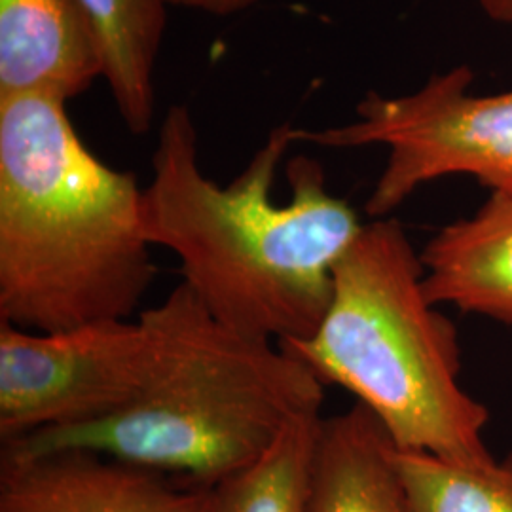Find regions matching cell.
I'll return each instance as SVG.
<instances>
[{
	"label": "cell",
	"instance_id": "277c9868",
	"mask_svg": "<svg viewBox=\"0 0 512 512\" xmlns=\"http://www.w3.org/2000/svg\"><path fill=\"white\" fill-rule=\"evenodd\" d=\"M425 268L401 222L376 219L334 268V293L306 340L277 344L323 384L351 391L397 450L478 463L490 412L459 382L458 330L425 294Z\"/></svg>",
	"mask_w": 512,
	"mask_h": 512
},
{
	"label": "cell",
	"instance_id": "52a82bcc",
	"mask_svg": "<svg viewBox=\"0 0 512 512\" xmlns=\"http://www.w3.org/2000/svg\"><path fill=\"white\" fill-rule=\"evenodd\" d=\"M213 488L86 450H2L0 512H213Z\"/></svg>",
	"mask_w": 512,
	"mask_h": 512
},
{
	"label": "cell",
	"instance_id": "9a60e30c",
	"mask_svg": "<svg viewBox=\"0 0 512 512\" xmlns=\"http://www.w3.org/2000/svg\"><path fill=\"white\" fill-rule=\"evenodd\" d=\"M486 18L512 25V0H473Z\"/></svg>",
	"mask_w": 512,
	"mask_h": 512
},
{
	"label": "cell",
	"instance_id": "8fae6325",
	"mask_svg": "<svg viewBox=\"0 0 512 512\" xmlns=\"http://www.w3.org/2000/svg\"><path fill=\"white\" fill-rule=\"evenodd\" d=\"M101 42L105 80L126 128L147 135L154 120V69L169 0H82Z\"/></svg>",
	"mask_w": 512,
	"mask_h": 512
},
{
	"label": "cell",
	"instance_id": "6da1fadb",
	"mask_svg": "<svg viewBox=\"0 0 512 512\" xmlns=\"http://www.w3.org/2000/svg\"><path fill=\"white\" fill-rule=\"evenodd\" d=\"M289 124L275 128L226 186L198 164L192 112H165L143 190L148 243L181 260L184 285L228 329L285 344L321 325L334 293V268L365 224L327 188L317 160L287 164L291 200L272 198L275 173L293 145Z\"/></svg>",
	"mask_w": 512,
	"mask_h": 512
},
{
	"label": "cell",
	"instance_id": "8992f818",
	"mask_svg": "<svg viewBox=\"0 0 512 512\" xmlns=\"http://www.w3.org/2000/svg\"><path fill=\"white\" fill-rule=\"evenodd\" d=\"M152 342L141 319L59 332L0 321V440L107 420L135 401Z\"/></svg>",
	"mask_w": 512,
	"mask_h": 512
},
{
	"label": "cell",
	"instance_id": "ba28073f",
	"mask_svg": "<svg viewBox=\"0 0 512 512\" xmlns=\"http://www.w3.org/2000/svg\"><path fill=\"white\" fill-rule=\"evenodd\" d=\"M101 76V42L82 0H0V99L67 103Z\"/></svg>",
	"mask_w": 512,
	"mask_h": 512
},
{
	"label": "cell",
	"instance_id": "5bb4252c",
	"mask_svg": "<svg viewBox=\"0 0 512 512\" xmlns=\"http://www.w3.org/2000/svg\"><path fill=\"white\" fill-rule=\"evenodd\" d=\"M258 0H169V4L173 6H181V8H192L198 12H205L211 16H232L245 12L247 8L255 6Z\"/></svg>",
	"mask_w": 512,
	"mask_h": 512
},
{
	"label": "cell",
	"instance_id": "30bf717a",
	"mask_svg": "<svg viewBox=\"0 0 512 512\" xmlns=\"http://www.w3.org/2000/svg\"><path fill=\"white\" fill-rule=\"evenodd\" d=\"M395 444L361 403L321 421L310 512H410Z\"/></svg>",
	"mask_w": 512,
	"mask_h": 512
},
{
	"label": "cell",
	"instance_id": "9c48e42d",
	"mask_svg": "<svg viewBox=\"0 0 512 512\" xmlns=\"http://www.w3.org/2000/svg\"><path fill=\"white\" fill-rule=\"evenodd\" d=\"M420 256L435 306L512 325V194L492 192L475 215L439 230Z\"/></svg>",
	"mask_w": 512,
	"mask_h": 512
},
{
	"label": "cell",
	"instance_id": "4fadbf2b",
	"mask_svg": "<svg viewBox=\"0 0 512 512\" xmlns=\"http://www.w3.org/2000/svg\"><path fill=\"white\" fill-rule=\"evenodd\" d=\"M410 512H512V452L461 463L395 448Z\"/></svg>",
	"mask_w": 512,
	"mask_h": 512
},
{
	"label": "cell",
	"instance_id": "3957f363",
	"mask_svg": "<svg viewBox=\"0 0 512 512\" xmlns=\"http://www.w3.org/2000/svg\"><path fill=\"white\" fill-rule=\"evenodd\" d=\"M139 319L152 357L133 403L107 420L40 431L2 450H86L215 488L321 408L325 384L308 366L275 342L219 323L184 283Z\"/></svg>",
	"mask_w": 512,
	"mask_h": 512
},
{
	"label": "cell",
	"instance_id": "7c38bea8",
	"mask_svg": "<svg viewBox=\"0 0 512 512\" xmlns=\"http://www.w3.org/2000/svg\"><path fill=\"white\" fill-rule=\"evenodd\" d=\"M323 418L308 412L255 463L213 488V512H310L311 478Z\"/></svg>",
	"mask_w": 512,
	"mask_h": 512
},
{
	"label": "cell",
	"instance_id": "7a4b0ae2",
	"mask_svg": "<svg viewBox=\"0 0 512 512\" xmlns=\"http://www.w3.org/2000/svg\"><path fill=\"white\" fill-rule=\"evenodd\" d=\"M150 247L135 175L93 156L65 101L0 99V321L131 319L156 277Z\"/></svg>",
	"mask_w": 512,
	"mask_h": 512
},
{
	"label": "cell",
	"instance_id": "5b68a950",
	"mask_svg": "<svg viewBox=\"0 0 512 512\" xmlns=\"http://www.w3.org/2000/svg\"><path fill=\"white\" fill-rule=\"evenodd\" d=\"M467 65L433 74L418 92H368L346 126L293 129L294 143L325 148L378 145L387 162L366 213L385 219L423 184L471 175L492 192L512 194V90L473 95Z\"/></svg>",
	"mask_w": 512,
	"mask_h": 512
}]
</instances>
